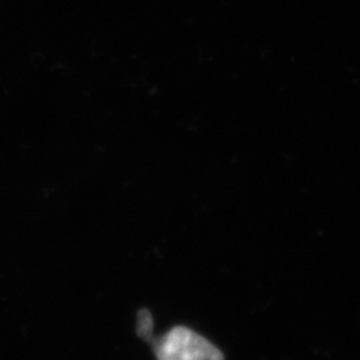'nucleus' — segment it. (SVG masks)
<instances>
[{"instance_id":"obj_1","label":"nucleus","mask_w":360,"mask_h":360,"mask_svg":"<svg viewBox=\"0 0 360 360\" xmlns=\"http://www.w3.org/2000/svg\"><path fill=\"white\" fill-rule=\"evenodd\" d=\"M144 341L152 345L156 360H224L219 348L184 326H177L160 338L150 333Z\"/></svg>"},{"instance_id":"obj_2","label":"nucleus","mask_w":360,"mask_h":360,"mask_svg":"<svg viewBox=\"0 0 360 360\" xmlns=\"http://www.w3.org/2000/svg\"><path fill=\"white\" fill-rule=\"evenodd\" d=\"M137 335L144 340L146 336L153 333V319L148 309L139 311V323H137Z\"/></svg>"}]
</instances>
